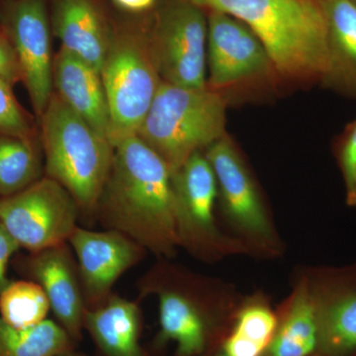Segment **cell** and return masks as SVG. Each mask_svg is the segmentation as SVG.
<instances>
[{
    "label": "cell",
    "mask_w": 356,
    "mask_h": 356,
    "mask_svg": "<svg viewBox=\"0 0 356 356\" xmlns=\"http://www.w3.org/2000/svg\"><path fill=\"white\" fill-rule=\"evenodd\" d=\"M277 325L269 297L255 292L243 297L221 344L226 356H264Z\"/></svg>",
    "instance_id": "21"
},
{
    "label": "cell",
    "mask_w": 356,
    "mask_h": 356,
    "mask_svg": "<svg viewBox=\"0 0 356 356\" xmlns=\"http://www.w3.org/2000/svg\"><path fill=\"white\" fill-rule=\"evenodd\" d=\"M44 154L33 138L0 135V198L24 191L43 177Z\"/></svg>",
    "instance_id": "22"
},
{
    "label": "cell",
    "mask_w": 356,
    "mask_h": 356,
    "mask_svg": "<svg viewBox=\"0 0 356 356\" xmlns=\"http://www.w3.org/2000/svg\"><path fill=\"white\" fill-rule=\"evenodd\" d=\"M13 86L0 79V135L33 138L32 129L14 96Z\"/></svg>",
    "instance_id": "25"
},
{
    "label": "cell",
    "mask_w": 356,
    "mask_h": 356,
    "mask_svg": "<svg viewBox=\"0 0 356 356\" xmlns=\"http://www.w3.org/2000/svg\"><path fill=\"white\" fill-rule=\"evenodd\" d=\"M79 217L70 192L46 175L24 191L0 198V222L29 252L67 243Z\"/></svg>",
    "instance_id": "10"
},
{
    "label": "cell",
    "mask_w": 356,
    "mask_h": 356,
    "mask_svg": "<svg viewBox=\"0 0 356 356\" xmlns=\"http://www.w3.org/2000/svg\"><path fill=\"white\" fill-rule=\"evenodd\" d=\"M336 156L343 179L346 202L350 207H356V120L341 136Z\"/></svg>",
    "instance_id": "26"
},
{
    "label": "cell",
    "mask_w": 356,
    "mask_h": 356,
    "mask_svg": "<svg viewBox=\"0 0 356 356\" xmlns=\"http://www.w3.org/2000/svg\"><path fill=\"white\" fill-rule=\"evenodd\" d=\"M236 18L264 44L281 79L323 81L327 69L324 0H189Z\"/></svg>",
    "instance_id": "3"
},
{
    "label": "cell",
    "mask_w": 356,
    "mask_h": 356,
    "mask_svg": "<svg viewBox=\"0 0 356 356\" xmlns=\"http://www.w3.org/2000/svg\"><path fill=\"white\" fill-rule=\"evenodd\" d=\"M203 356H226L224 355L221 350V346L219 348H217L216 350L212 351V353H207V355Z\"/></svg>",
    "instance_id": "31"
},
{
    "label": "cell",
    "mask_w": 356,
    "mask_h": 356,
    "mask_svg": "<svg viewBox=\"0 0 356 356\" xmlns=\"http://www.w3.org/2000/svg\"><path fill=\"white\" fill-rule=\"evenodd\" d=\"M227 98L208 88L161 83L137 136L175 172L226 135Z\"/></svg>",
    "instance_id": "5"
},
{
    "label": "cell",
    "mask_w": 356,
    "mask_h": 356,
    "mask_svg": "<svg viewBox=\"0 0 356 356\" xmlns=\"http://www.w3.org/2000/svg\"><path fill=\"white\" fill-rule=\"evenodd\" d=\"M143 295L158 297L156 350L177 344L175 356H203L221 346L243 296L216 278L159 262L140 284Z\"/></svg>",
    "instance_id": "2"
},
{
    "label": "cell",
    "mask_w": 356,
    "mask_h": 356,
    "mask_svg": "<svg viewBox=\"0 0 356 356\" xmlns=\"http://www.w3.org/2000/svg\"><path fill=\"white\" fill-rule=\"evenodd\" d=\"M83 329L100 356H149L142 346L143 315L139 303L111 294L86 309Z\"/></svg>",
    "instance_id": "19"
},
{
    "label": "cell",
    "mask_w": 356,
    "mask_h": 356,
    "mask_svg": "<svg viewBox=\"0 0 356 356\" xmlns=\"http://www.w3.org/2000/svg\"><path fill=\"white\" fill-rule=\"evenodd\" d=\"M113 161L95 217L163 259L179 248L172 172L137 135L114 145Z\"/></svg>",
    "instance_id": "1"
},
{
    "label": "cell",
    "mask_w": 356,
    "mask_h": 356,
    "mask_svg": "<svg viewBox=\"0 0 356 356\" xmlns=\"http://www.w3.org/2000/svg\"><path fill=\"white\" fill-rule=\"evenodd\" d=\"M19 248L17 242L0 222V294L11 281L7 278V267L11 257Z\"/></svg>",
    "instance_id": "28"
},
{
    "label": "cell",
    "mask_w": 356,
    "mask_h": 356,
    "mask_svg": "<svg viewBox=\"0 0 356 356\" xmlns=\"http://www.w3.org/2000/svg\"><path fill=\"white\" fill-rule=\"evenodd\" d=\"M317 304L318 356H356V264L304 269Z\"/></svg>",
    "instance_id": "14"
},
{
    "label": "cell",
    "mask_w": 356,
    "mask_h": 356,
    "mask_svg": "<svg viewBox=\"0 0 356 356\" xmlns=\"http://www.w3.org/2000/svg\"><path fill=\"white\" fill-rule=\"evenodd\" d=\"M76 346L56 321L46 318L34 327L17 329L0 318V356H56Z\"/></svg>",
    "instance_id": "23"
},
{
    "label": "cell",
    "mask_w": 356,
    "mask_h": 356,
    "mask_svg": "<svg viewBox=\"0 0 356 356\" xmlns=\"http://www.w3.org/2000/svg\"><path fill=\"white\" fill-rule=\"evenodd\" d=\"M327 29V69L322 83L356 97V4L324 0Z\"/></svg>",
    "instance_id": "20"
},
{
    "label": "cell",
    "mask_w": 356,
    "mask_h": 356,
    "mask_svg": "<svg viewBox=\"0 0 356 356\" xmlns=\"http://www.w3.org/2000/svg\"><path fill=\"white\" fill-rule=\"evenodd\" d=\"M53 88L70 109L109 140L108 103L98 70L60 49L54 58Z\"/></svg>",
    "instance_id": "17"
},
{
    "label": "cell",
    "mask_w": 356,
    "mask_h": 356,
    "mask_svg": "<svg viewBox=\"0 0 356 356\" xmlns=\"http://www.w3.org/2000/svg\"><path fill=\"white\" fill-rule=\"evenodd\" d=\"M207 13L189 0H166L147 28L154 64L163 83L207 86Z\"/></svg>",
    "instance_id": "9"
},
{
    "label": "cell",
    "mask_w": 356,
    "mask_h": 356,
    "mask_svg": "<svg viewBox=\"0 0 356 356\" xmlns=\"http://www.w3.org/2000/svg\"><path fill=\"white\" fill-rule=\"evenodd\" d=\"M351 1L355 2V3L356 4V0H351Z\"/></svg>",
    "instance_id": "32"
},
{
    "label": "cell",
    "mask_w": 356,
    "mask_h": 356,
    "mask_svg": "<svg viewBox=\"0 0 356 356\" xmlns=\"http://www.w3.org/2000/svg\"><path fill=\"white\" fill-rule=\"evenodd\" d=\"M50 311L46 293L35 281H10L0 294V318L11 327H34L46 320Z\"/></svg>",
    "instance_id": "24"
},
{
    "label": "cell",
    "mask_w": 356,
    "mask_h": 356,
    "mask_svg": "<svg viewBox=\"0 0 356 356\" xmlns=\"http://www.w3.org/2000/svg\"><path fill=\"white\" fill-rule=\"evenodd\" d=\"M315 356H318V355H315Z\"/></svg>",
    "instance_id": "33"
},
{
    "label": "cell",
    "mask_w": 356,
    "mask_h": 356,
    "mask_svg": "<svg viewBox=\"0 0 356 356\" xmlns=\"http://www.w3.org/2000/svg\"><path fill=\"white\" fill-rule=\"evenodd\" d=\"M16 269L43 288L51 310L76 343L83 339L86 307L76 257L69 243L15 259Z\"/></svg>",
    "instance_id": "15"
},
{
    "label": "cell",
    "mask_w": 356,
    "mask_h": 356,
    "mask_svg": "<svg viewBox=\"0 0 356 356\" xmlns=\"http://www.w3.org/2000/svg\"><path fill=\"white\" fill-rule=\"evenodd\" d=\"M207 88L227 98L229 90L281 79L266 47L242 21L208 10Z\"/></svg>",
    "instance_id": "11"
},
{
    "label": "cell",
    "mask_w": 356,
    "mask_h": 356,
    "mask_svg": "<svg viewBox=\"0 0 356 356\" xmlns=\"http://www.w3.org/2000/svg\"><path fill=\"white\" fill-rule=\"evenodd\" d=\"M51 26L60 49L100 72L112 32L93 0H55Z\"/></svg>",
    "instance_id": "16"
},
{
    "label": "cell",
    "mask_w": 356,
    "mask_h": 356,
    "mask_svg": "<svg viewBox=\"0 0 356 356\" xmlns=\"http://www.w3.org/2000/svg\"><path fill=\"white\" fill-rule=\"evenodd\" d=\"M277 311V325L264 356H315L320 343L317 304L305 270Z\"/></svg>",
    "instance_id": "18"
},
{
    "label": "cell",
    "mask_w": 356,
    "mask_h": 356,
    "mask_svg": "<svg viewBox=\"0 0 356 356\" xmlns=\"http://www.w3.org/2000/svg\"><path fill=\"white\" fill-rule=\"evenodd\" d=\"M67 243L76 255L88 309L108 298L119 278L147 254L139 243L114 229L92 231L77 226Z\"/></svg>",
    "instance_id": "13"
},
{
    "label": "cell",
    "mask_w": 356,
    "mask_h": 356,
    "mask_svg": "<svg viewBox=\"0 0 356 356\" xmlns=\"http://www.w3.org/2000/svg\"><path fill=\"white\" fill-rule=\"evenodd\" d=\"M216 177L218 209L248 254L274 259L283 254L282 241L261 187L228 134L204 151Z\"/></svg>",
    "instance_id": "6"
},
{
    "label": "cell",
    "mask_w": 356,
    "mask_h": 356,
    "mask_svg": "<svg viewBox=\"0 0 356 356\" xmlns=\"http://www.w3.org/2000/svg\"><path fill=\"white\" fill-rule=\"evenodd\" d=\"M56 356H89L88 355H84L83 353H77L76 350L67 351V353H62V355H58Z\"/></svg>",
    "instance_id": "30"
},
{
    "label": "cell",
    "mask_w": 356,
    "mask_h": 356,
    "mask_svg": "<svg viewBox=\"0 0 356 356\" xmlns=\"http://www.w3.org/2000/svg\"><path fill=\"white\" fill-rule=\"evenodd\" d=\"M0 79L15 84L21 81V70L13 44L0 30Z\"/></svg>",
    "instance_id": "27"
},
{
    "label": "cell",
    "mask_w": 356,
    "mask_h": 356,
    "mask_svg": "<svg viewBox=\"0 0 356 356\" xmlns=\"http://www.w3.org/2000/svg\"><path fill=\"white\" fill-rule=\"evenodd\" d=\"M110 113L112 145L137 135L161 84L147 29L124 28L112 32L100 70Z\"/></svg>",
    "instance_id": "7"
},
{
    "label": "cell",
    "mask_w": 356,
    "mask_h": 356,
    "mask_svg": "<svg viewBox=\"0 0 356 356\" xmlns=\"http://www.w3.org/2000/svg\"><path fill=\"white\" fill-rule=\"evenodd\" d=\"M39 123L46 177L70 192L81 215L95 216L111 170L113 145L70 109L55 91Z\"/></svg>",
    "instance_id": "4"
},
{
    "label": "cell",
    "mask_w": 356,
    "mask_h": 356,
    "mask_svg": "<svg viewBox=\"0 0 356 356\" xmlns=\"http://www.w3.org/2000/svg\"><path fill=\"white\" fill-rule=\"evenodd\" d=\"M172 185L179 248L204 262L248 254L218 221L216 177L204 152L192 154L172 173Z\"/></svg>",
    "instance_id": "8"
},
{
    "label": "cell",
    "mask_w": 356,
    "mask_h": 356,
    "mask_svg": "<svg viewBox=\"0 0 356 356\" xmlns=\"http://www.w3.org/2000/svg\"><path fill=\"white\" fill-rule=\"evenodd\" d=\"M117 6L131 13H143L151 10L158 0H112Z\"/></svg>",
    "instance_id": "29"
},
{
    "label": "cell",
    "mask_w": 356,
    "mask_h": 356,
    "mask_svg": "<svg viewBox=\"0 0 356 356\" xmlns=\"http://www.w3.org/2000/svg\"><path fill=\"white\" fill-rule=\"evenodd\" d=\"M2 31L13 44L39 122L54 92L51 26L44 0H14L4 13Z\"/></svg>",
    "instance_id": "12"
}]
</instances>
